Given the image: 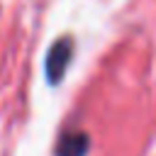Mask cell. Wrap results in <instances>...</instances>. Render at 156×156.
<instances>
[{"label":"cell","mask_w":156,"mask_h":156,"mask_svg":"<svg viewBox=\"0 0 156 156\" xmlns=\"http://www.w3.org/2000/svg\"><path fill=\"white\" fill-rule=\"evenodd\" d=\"M71 39L68 37H63V39H58L51 49H49V54H46V80L49 83H58L61 78H63V73H66V68H68V61H71Z\"/></svg>","instance_id":"cell-1"},{"label":"cell","mask_w":156,"mask_h":156,"mask_svg":"<svg viewBox=\"0 0 156 156\" xmlns=\"http://www.w3.org/2000/svg\"><path fill=\"white\" fill-rule=\"evenodd\" d=\"M88 136L83 132H66L56 144V156H85Z\"/></svg>","instance_id":"cell-2"}]
</instances>
